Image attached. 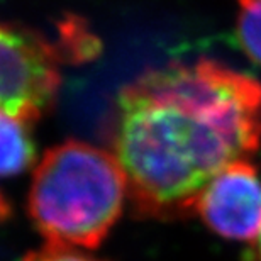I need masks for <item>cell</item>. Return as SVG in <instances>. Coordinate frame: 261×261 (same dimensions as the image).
<instances>
[{"label": "cell", "instance_id": "277c9868", "mask_svg": "<svg viewBox=\"0 0 261 261\" xmlns=\"http://www.w3.org/2000/svg\"><path fill=\"white\" fill-rule=\"evenodd\" d=\"M195 214L216 234L236 241L261 231V178L248 160L236 161L214 176L195 203Z\"/></svg>", "mask_w": 261, "mask_h": 261}, {"label": "cell", "instance_id": "6da1fadb", "mask_svg": "<svg viewBox=\"0 0 261 261\" xmlns=\"http://www.w3.org/2000/svg\"><path fill=\"white\" fill-rule=\"evenodd\" d=\"M261 144V83L212 60L144 73L121 90L112 154L139 214L178 219Z\"/></svg>", "mask_w": 261, "mask_h": 261}, {"label": "cell", "instance_id": "3957f363", "mask_svg": "<svg viewBox=\"0 0 261 261\" xmlns=\"http://www.w3.org/2000/svg\"><path fill=\"white\" fill-rule=\"evenodd\" d=\"M56 49L38 34L0 24V112L33 124L60 88Z\"/></svg>", "mask_w": 261, "mask_h": 261}, {"label": "cell", "instance_id": "7a4b0ae2", "mask_svg": "<svg viewBox=\"0 0 261 261\" xmlns=\"http://www.w3.org/2000/svg\"><path fill=\"white\" fill-rule=\"evenodd\" d=\"M129 195L126 175L109 151L65 141L34 170L29 216L48 244L97 248L119 221Z\"/></svg>", "mask_w": 261, "mask_h": 261}, {"label": "cell", "instance_id": "ba28073f", "mask_svg": "<svg viewBox=\"0 0 261 261\" xmlns=\"http://www.w3.org/2000/svg\"><path fill=\"white\" fill-rule=\"evenodd\" d=\"M9 214H10V205H9V202L5 200L2 194H0V222H4L5 219L9 217Z\"/></svg>", "mask_w": 261, "mask_h": 261}, {"label": "cell", "instance_id": "5b68a950", "mask_svg": "<svg viewBox=\"0 0 261 261\" xmlns=\"http://www.w3.org/2000/svg\"><path fill=\"white\" fill-rule=\"evenodd\" d=\"M34 158L31 124L0 112V176L22 173L34 163Z\"/></svg>", "mask_w": 261, "mask_h": 261}, {"label": "cell", "instance_id": "8992f818", "mask_svg": "<svg viewBox=\"0 0 261 261\" xmlns=\"http://www.w3.org/2000/svg\"><path fill=\"white\" fill-rule=\"evenodd\" d=\"M238 38L249 58L261 65V0H239Z\"/></svg>", "mask_w": 261, "mask_h": 261}, {"label": "cell", "instance_id": "9c48e42d", "mask_svg": "<svg viewBox=\"0 0 261 261\" xmlns=\"http://www.w3.org/2000/svg\"><path fill=\"white\" fill-rule=\"evenodd\" d=\"M256 251H258V258H259V261H261V231H259V234L256 236Z\"/></svg>", "mask_w": 261, "mask_h": 261}, {"label": "cell", "instance_id": "52a82bcc", "mask_svg": "<svg viewBox=\"0 0 261 261\" xmlns=\"http://www.w3.org/2000/svg\"><path fill=\"white\" fill-rule=\"evenodd\" d=\"M22 261H100V259L93 258L90 254L83 253L76 248L46 244L44 248L28 253Z\"/></svg>", "mask_w": 261, "mask_h": 261}]
</instances>
